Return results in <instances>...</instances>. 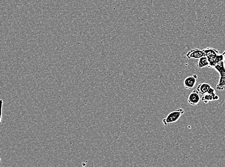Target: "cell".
<instances>
[{
	"label": "cell",
	"mask_w": 225,
	"mask_h": 167,
	"mask_svg": "<svg viewBox=\"0 0 225 167\" xmlns=\"http://www.w3.org/2000/svg\"><path fill=\"white\" fill-rule=\"evenodd\" d=\"M186 56L188 59H200L201 57L205 56V55L203 50L196 48L190 51L187 53Z\"/></svg>",
	"instance_id": "obj_4"
},
{
	"label": "cell",
	"mask_w": 225,
	"mask_h": 167,
	"mask_svg": "<svg viewBox=\"0 0 225 167\" xmlns=\"http://www.w3.org/2000/svg\"><path fill=\"white\" fill-rule=\"evenodd\" d=\"M203 51L209 63V68H213L217 63L225 61V51L222 54L214 48H206Z\"/></svg>",
	"instance_id": "obj_1"
},
{
	"label": "cell",
	"mask_w": 225,
	"mask_h": 167,
	"mask_svg": "<svg viewBox=\"0 0 225 167\" xmlns=\"http://www.w3.org/2000/svg\"><path fill=\"white\" fill-rule=\"evenodd\" d=\"M213 68L220 75L218 83L217 85V89L218 90H225V61H221L217 63Z\"/></svg>",
	"instance_id": "obj_2"
},
{
	"label": "cell",
	"mask_w": 225,
	"mask_h": 167,
	"mask_svg": "<svg viewBox=\"0 0 225 167\" xmlns=\"http://www.w3.org/2000/svg\"><path fill=\"white\" fill-rule=\"evenodd\" d=\"M184 109L179 108L174 111L171 112L168 114L166 118L162 120L163 123L165 125H168L171 123L176 122L179 120L181 115L184 114Z\"/></svg>",
	"instance_id": "obj_3"
},
{
	"label": "cell",
	"mask_w": 225,
	"mask_h": 167,
	"mask_svg": "<svg viewBox=\"0 0 225 167\" xmlns=\"http://www.w3.org/2000/svg\"><path fill=\"white\" fill-rule=\"evenodd\" d=\"M211 87V86L208 83H202L198 85L196 90L198 91L199 94L204 95L205 94H207Z\"/></svg>",
	"instance_id": "obj_7"
},
{
	"label": "cell",
	"mask_w": 225,
	"mask_h": 167,
	"mask_svg": "<svg viewBox=\"0 0 225 167\" xmlns=\"http://www.w3.org/2000/svg\"><path fill=\"white\" fill-rule=\"evenodd\" d=\"M201 100L199 93L196 89L194 90L191 94H190L188 98L189 104L192 106H195L198 104Z\"/></svg>",
	"instance_id": "obj_5"
},
{
	"label": "cell",
	"mask_w": 225,
	"mask_h": 167,
	"mask_svg": "<svg viewBox=\"0 0 225 167\" xmlns=\"http://www.w3.org/2000/svg\"><path fill=\"white\" fill-rule=\"evenodd\" d=\"M197 76L196 75H193V76L187 77L184 81V86L187 89L191 90L195 87L196 83V79Z\"/></svg>",
	"instance_id": "obj_6"
},
{
	"label": "cell",
	"mask_w": 225,
	"mask_h": 167,
	"mask_svg": "<svg viewBox=\"0 0 225 167\" xmlns=\"http://www.w3.org/2000/svg\"><path fill=\"white\" fill-rule=\"evenodd\" d=\"M207 94H211V95H216V91L213 88L211 87L209 89V91L207 92Z\"/></svg>",
	"instance_id": "obj_10"
},
{
	"label": "cell",
	"mask_w": 225,
	"mask_h": 167,
	"mask_svg": "<svg viewBox=\"0 0 225 167\" xmlns=\"http://www.w3.org/2000/svg\"><path fill=\"white\" fill-rule=\"evenodd\" d=\"M219 99V96L217 95H211L209 94H206L201 98V100L204 103L207 104L209 102L214 100H218Z\"/></svg>",
	"instance_id": "obj_8"
},
{
	"label": "cell",
	"mask_w": 225,
	"mask_h": 167,
	"mask_svg": "<svg viewBox=\"0 0 225 167\" xmlns=\"http://www.w3.org/2000/svg\"><path fill=\"white\" fill-rule=\"evenodd\" d=\"M209 63L206 56H204L199 59L198 64H197L198 68L200 69V68H202L204 67H209Z\"/></svg>",
	"instance_id": "obj_9"
}]
</instances>
